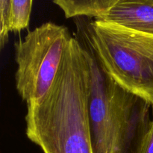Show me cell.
<instances>
[{
  "mask_svg": "<svg viewBox=\"0 0 153 153\" xmlns=\"http://www.w3.org/2000/svg\"><path fill=\"white\" fill-rule=\"evenodd\" d=\"M71 37L67 27L49 22L14 43L16 88L26 104L37 102L49 91Z\"/></svg>",
  "mask_w": 153,
  "mask_h": 153,
  "instance_id": "obj_4",
  "label": "cell"
},
{
  "mask_svg": "<svg viewBox=\"0 0 153 153\" xmlns=\"http://www.w3.org/2000/svg\"><path fill=\"white\" fill-rule=\"evenodd\" d=\"M64 11L67 18L90 16L100 19L120 0H52Z\"/></svg>",
  "mask_w": 153,
  "mask_h": 153,
  "instance_id": "obj_6",
  "label": "cell"
},
{
  "mask_svg": "<svg viewBox=\"0 0 153 153\" xmlns=\"http://www.w3.org/2000/svg\"><path fill=\"white\" fill-rule=\"evenodd\" d=\"M11 13V0H0V45L1 48L8 40L10 19Z\"/></svg>",
  "mask_w": 153,
  "mask_h": 153,
  "instance_id": "obj_8",
  "label": "cell"
},
{
  "mask_svg": "<svg viewBox=\"0 0 153 153\" xmlns=\"http://www.w3.org/2000/svg\"><path fill=\"white\" fill-rule=\"evenodd\" d=\"M97 19L153 34V0H120L105 16Z\"/></svg>",
  "mask_w": 153,
  "mask_h": 153,
  "instance_id": "obj_5",
  "label": "cell"
},
{
  "mask_svg": "<svg viewBox=\"0 0 153 153\" xmlns=\"http://www.w3.org/2000/svg\"><path fill=\"white\" fill-rule=\"evenodd\" d=\"M140 153H153V118L143 141Z\"/></svg>",
  "mask_w": 153,
  "mask_h": 153,
  "instance_id": "obj_9",
  "label": "cell"
},
{
  "mask_svg": "<svg viewBox=\"0 0 153 153\" xmlns=\"http://www.w3.org/2000/svg\"><path fill=\"white\" fill-rule=\"evenodd\" d=\"M91 65L90 124L94 153H140L151 105L117 84L85 45Z\"/></svg>",
  "mask_w": 153,
  "mask_h": 153,
  "instance_id": "obj_2",
  "label": "cell"
},
{
  "mask_svg": "<svg viewBox=\"0 0 153 153\" xmlns=\"http://www.w3.org/2000/svg\"><path fill=\"white\" fill-rule=\"evenodd\" d=\"M32 0H11L10 31H20L28 26Z\"/></svg>",
  "mask_w": 153,
  "mask_h": 153,
  "instance_id": "obj_7",
  "label": "cell"
},
{
  "mask_svg": "<svg viewBox=\"0 0 153 153\" xmlns=\"http://www.w3.org/2000/svg\"><path fill=\"white\" fill-rule=\"evenodd\" d=\"M91 81L86 48L72 37L49 91L38 102L27 104L25 133L44 153H94Z\"/></svg>",
  "mask_w": 153,
  "mask_h": 153,
  "instance_id": "obj_1",
  "label": "cell"
},
{
  "mask_svg": "<svg viewBox=\"0 0 153 153\" xmlns=\"http://www.w3.org/2000/svg\"><path fill=\"white\" fill-rule=\"evenodd\" d=\"M85 45L117 84L153 108V34L96 19Z\"/></svg>",
  "mask_w": 153,
  "mask_h": 153,
  "instance_id": "obj_3",
  "label": "cell"
}]
</instances>
